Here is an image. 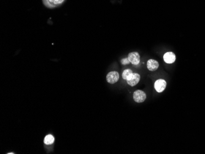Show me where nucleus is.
Masks as SVG:
<instances>
[{"label": "nucleus", "mask_w": 205, "mask_h": 154, "mask_svg": "<svg viewBox=\"0 0 205 154\" xmlns=\"http://www.w3.org/2000/svg\"><path fill=\"white\" fill-rule=\"evenodd\" d=\"M121 63L122 64V65H128L130 62V61H129V60H128V58H123V59H122V60H121Z\"/></svg>", "instance_id": "obj_11"}, {"label": "nucleus", "mask_w": 205, "mask_h": 154, "mask_svg": "<svg viewBox=\"0 0 205 154\" xmlns=\"http://www.w3.org/2000/svg\"><path fill=\"white\" fill-rule=\"evenodd\" d=\"M133 99L136 103H142L146 99V94L141 90H136L133 93Z\"/></svg>", "instance_id": "obj_2"}, {"label": "nucleus", "mask_w": 205, "mask_h": 154, "mask_svg": "<svg viewBox=\"0 0 205 154\" xmlns=\"http://www.w3.org/2000/svg\"><path fill=\"white\" fill-rule=\"evenodd\" d=\"M119 79V74L117 71H111L107 74L106 80L110 84H114Z\"/></svg>", "instance_id": "obj_6"}, {"label": "nucleus", "mask_w": 205, "mask_h": 154, "mask_svg": "<svg viewBox=\"0 0 205 154\" xmlns=\"http://www.w3.org/2000/svg\"><path fill=\"white\" fill-rule=\"evenodd\" d=\"M66 0H43L44 5L48 8H55L61 6Z\"/></svg>", "instance_id": "obj_1"}, {"label": "nucleus", "mask_w": 205, "mask_h": 154, "mask_svg": "<svg viewBox=\"0 0 205 154\" xmlns=\"http://www.w3.org/2000/svg\"><path fill=\"white\" fill-rule=\"evenodd\" d=\"M133 73V71H131V69H125L123 73H122V77L124 80H127L128 77Z\"/></svg>", "instance_id": "obj_10"}, {"label": "nucleus", "mask_w": 205, "mask_h": 154, "mask_svg": "<svg viewBox=\"0 0 205 154\" xmlns=\"http://www.w3.org/2000/svg\"><path fill=\"white\" fill-rule=\"evenodd\" d=\"M9 153V154H13V153H13V152H11V153Z\"/></svg>", "instance_id": "obj_12"}, {"label": "nucleus", "mask_w": 205, "mask_h": 154, "mask_svg": "<svg viewBox=\"0 0 205 154\" xmlns=\"http://www.w3.org/2000/svg\"><path fill=\"white\" fill-rule=\"evenodd\" d=\"M159 66L158 62L154 59H150L147 63V67L149 71H156Z\"/></svg>", "instance_id": "obj_8"}, {"label": "nucleus", "mask_w": 205, "mask_h": 154, "mask_svg": "<svg viewBox=\"0 0 205 154\" xmlns=\"http://www.w3.org/2000/svg\"><path fill=\"white\" fill-rule=\"evenodd\" d=\"M44 142L46 145H51L54 142V137L52 134H48L45 137Z\"/></svg>", "instance_id": "obj_9"}, {"label": "nucleus", "mask_w": 205, "mask_h": 154, "mask_svg": "<svg viewBox=\"0 0 205 154\" xmlns=\"http://www.w3.org/2000/svg\"><path fill=\"white\" fill-rule=\"evenodd\" d=\"M140 80V75L138 73H132L127 79V84L131 86H135L136 84H138Z\"/></svg>", "instance_id": "obj_3"}, {"label": "nucleus", "mask_w": 205, "mask_h": 154, "mask_svg": "<svg viewBox=\"0 0 205 154\" xmlns=\"http://www.w3.org/2000/svg\"><path fill=\"white\" fill-rule=\"evenodd\" d=\"M166 82L164 79H158L155 81V84H154V87L155 89L157 92L161 93L166 88Z\"/></svg>", "instance_id": "obj_5"}, {"label": "nucleus", "mask_w": 205, "mask_h": 154, "mask_svg": "<svg viewBox=\"0 0 205 154\" xmlns=\"http://www.w3.org/2000/svg\"><path fill=\"white\" fill-rule=\"evenodd\" d=\"M128 58L130 62L135 65H137L140 62V55L136 52H131L128 55Z\"/></svg>", "instance_id": "obj_4"}, {"label": "nucleus", "mask_w": 205, "mask_h": 154, "mask_svg": "<svg viewBox=\"0 0 205 154\" xmlns=\"http://www.w3.org/2000/svg\"><path fill=\"white\" fill-rule=\"evenodd\" d=\"M164 61L168 64H171L174 63L176 60V55L172 52H168L165 54L163 56Z\"/></svg>", "instance_id": "obj_7"}]
</instances>
